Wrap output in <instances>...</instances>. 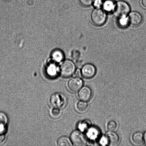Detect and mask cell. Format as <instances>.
Instances as JSON below:
<instances>
[{
    "instance_id": "cell-19",
    "label": "cell",
    "mask_w": 146,
    "mask_h": 146,
    "mask_svg": "<svg viewBox=\"0 0 146 146\" xmlns=\"http://www.w3.org/2000/svg\"><path fill=\"white\" fill-rule=\"evenodd\" d=\"M61 111L59 108H54L51 112V115L54 118H58L60 116Z\"/></svg>"
},
{
    "instance_id": "cell-25",
    "label": "cell",
    "mask_w": 146,
    "mask_h": 146,
    "mask_svg": "<svg viewBox=\"0 0 146 146\" xmlns=\"http://www.w3.org/2000/svg\"><path fill=\"white\" fill-rule=\"evenodd\" d=\"M141 4L143 7L146 9V0H141Z\"/></svg>"
},
{
    "instance_id": "cell-22",
    "label": "cell",
    "mask_w": 146,
    "mask_h": 146,
    "mask_svg": "<svg viewBox=\"0 0 146 146\" xmlns=\"http://www.w3.org/2000/svg\"><path fill=\"white\" fill-rule=\"evenodd\" d=\"M97 133V130H94V129H90L88 133V134H89V135L90 137H92L91 138L92 139L95 138V137L97 136L96 134Z\"/></svg>"
},
{
    "instance_id": "cell-14",
    "label": "cell",
    "mask_w": 146,
    "mask_h": 146,
    "mask_svg": "<svg viewBox=\"0 0 146 146\" xmlns=\"http://www.w3.org/2000/svg\"><path fill=\"white\" fill-rule=\"evenodd\" d=\"M72 141L68 137H62L58 139L57 144L58 146H71L72 145Z\"/></svg>"
},
{
    "instance_id": "cell-27",
    "label": "cell",
    "mask_w": 146,
    "mask_h": 146,
    "mask_svg": "<svg viewBox=\"0 0 146 146\" xmlns=\"http://www.w3.org/2000/svg\"></svg>"
},
{
    "instance_id": "cell-5",
    "label": "cell",
    "mask_w": 146,
    "mask_h": 146,
    "mask_svg": "<svg viewBox=\"0 0 146 146\" xmlns=\"http://www.w3.org/2000/svg\"><path fill=\"white\" fill-rule=\"evenodd\" d=\"M81 71V75L84 78H91L95 76L96 69L93 64H87L83 66Z\"/></svg>"
},
{
    "instance_id": "cell-26",
    "label": "cell",
    "mask_w": 146,
    "mask_h": 146,
    "mask_svg": "<svg viewBox=\"0 0 146 146\" xmlns=\"http://www.w3.org/2000/svg\"><path fill=\"white\" fill-rule=\"evenodd\" d=\"M143 137L144 142L146 144V131L143 134Z\"/></svg>"
},
{
    "instance_id": "cell-12",
    "label": "cell",
    "mask_w": 146,
    "mask_h": 146,
    "mask_svg": "<svg viewBox=\"0 0 146 146\" xmlns=\"http://www.w3.org/2000/svg\"><path fill=\"white\" fill-rule=\"evenodd\" d=\"M132 139L134 143L137 145H141L144 142L143 134L141 132L134 133L132 136Z\"/></svg>"
},
{
    "instance_id": "cell-17",
    "label": "cell",
    "mask_w": 146,
    "mask_h": 146,
    "mask_svg": "<svg viewBox=\"0 0 146 146\" xmlns=\"http://www.w3.org/2000/svg\"><path fill=\"white\" fill-rule=\"evenodd\" d=\"M117 127H118V125L117 123L114 120L110 121L107 124V129L109 131H114L117 129Z\"/></svg>"
},
{
    "instance_id": "cell-13",
    "label": "cell",
    "mask_w": 146,
    "mask_h": 146,
    "mask_svg": "<svg viewBox=\"0 0 146 146\" xmlns=\"http://www.w3.org/2000/svg\"><path fill=\"white\" fill-rule=\"evenodd\" d=\"M8 121L7 115L4 113L0 112V132H4Z\"/></svg>"
},
{
    "instance_id": "cell-11",
    "label": "cell",
    "mask_w": 146,
    "mask_h": 146,
    "mask_svg": "<svg viewBox=\"0 0 146 146\" xmlns=\"http://www.w3.org/2000/svg\"><path fill=\"white\" fill-rule=\"evenodd\" d=\"M115 3L113 0H104L102 7L103 10L106 12H110L113 11Z\"/></svg>"
},
{
    "instance_id": "cell-15",
    "label": "cell",
    "mask_w": 146,
    "mask_h": 146,
    "mask_svg": "<svg viewBox=\"0 0 146 146\" xmlns=\"http://www.w3.org/2000/svg\"><path fill=\"white\" fill-rule=\"evenodd\" d=\"M88 107V103L86 101H82L79 102L77 104V110L81 112H84L86 111Z\"/></svg>"
},
{
    "instance_id": "cell-8",
    "label": "cell",
    "mask_w": 146,
    "mask_h": 146,
    "mask_svg": "<svg viewBox=\"0 0 146 146\" xmlns=\"http://www.w3.org/2000/svg\"><path fill=\"white\" fill-rule=\"evenodd\" d=\"M50 103L54 108H60L65 104V100L62 96L58 94H53L50 99Z\"/></svg>"
},
{
    "instance_id": "cell-1",
    "label": "cell",
    "mask_w": 146,
    "mask_h": 146,
    "mask_svg": "<svg viewBox=\"0 0 146 146\" xmlns=\"http://www.w3.org/2000/svg\"><path fill=\"white\" fill-rule=\"evenodd\" d=\"M106 12L101 8H96L91 14V19L92 23L97 26L104 25L106 21Z\"/></svg>"
},
{
    "instance_id": "cell-10",
    "label": "cell",
    "mask_w": 146,
    "mask_h": 146,
    "mask_svg": "<svg viewBox=\"0 0 146 146\" xmlns=\"http://www.w3.org/2000/svg\"><path fill=\"white\" fill-rule=\"evenodd\" d=\"M109 145L111 146L117 145L120 141L119 136L114 131H110L106 134Z\"/></svg>"
},
{
    "instance_id": "cell-16",
    "label": "cell",
    "mask_w": 146,
    "mask_h": 146,
    "mask_svg": "<svg viewBox=\"0 0 146 146\" xmlns=\"http://www.w3.org/2000/svg\"><path fill=\"white\" fill-rule=\"evenodd\" d=\"M118 18V23L120 27L125 28L129 24L128 16L120 17Z\"/></svg>"
},
{
    "instance_id": "cell-6",
    "label": "cell",
    "mask_w": 146,
    "mask_h": 146,
    "mask_svg": "<svg viewBox=\"0 0 146 146\" xmlns=\"http://www.w3.org/2000/svg\"><path fill=\"white\" fill-rule=\"evenodd\" d=\"M83 85L82 80L78 77H75L71 78L68 81V87L70 91L75 92L79 91Z\"/></svg>"
},
{
    "instance_id": "cell-9",
    "label": "cell",
    "mask_w": 146,
    "mask_h": 146,
    "mask_svg": "<svg viewBox=\"0 0 146 146\" xmlns=\"http://www.w3.org/2000/svg\"><path fill=\"white\" fill-rule=\"evenodd\" d=\"M92 96V91L88 86L82 87L79 91L78 97L81 101L87 102L91 99Z\"/></svg>"
},
{
    "instance_id": "cell-3",
    "label": "cell",
    "mask_w": 146,
    "mask_h": 146,
    "mask_svg": "<svg viewBox=\"0 0 146 146\" xmlns=\"http://www.w3.org/2000/svg\"><path fill=\"white\" fill-rule=\"evenodd\" d=\"M76 66L72 61L67 60L61 65L60 73L61 76L65 78L71 77L76 71Z\"/></svg>"
},
{
    "instance_id": "cell-24",
    "label": "cell",
    "mask_w": 146,
    "mask_h": 146,
    "mask_svg": "<svg viewBox=\"0 0 146 146\" xmlns=\"http://www.w3.org/2000/svg\"><path fill=\"white\" fill-rule=\"evenodd\" d=\"M100 144L102 145H106L107 144H108V141L106 137H102L100 141Z\"/></svg>"
},
{
    "instance_id": "cell-23",
    "label": "cell",
    "mask_w": 146,
    "mask_h": 146,
    "mask_svg": "<svg viewBox=\"0 0 146 146\" xmlns=\"http://www.w3.org/2000/svg\"><path fill=\"white\" fill-rule=\"evenodd\" d=\"M5 139V137L4 133L3 132H0V144L3 142Z\"/></svg>"
},
{
    "instance_id": "cell-18",
    "label": "cell",
    "mask_w": 146,
    "mask_h": 146,
    "mask_svg": "<svg viewBox=\"0 0 146 146\" xmlns=\"http://www.w3.org/2000/svg\"><path fill=\"white\" fill-rule=\"evenodd\" d=\"M52 58L54 61L59 62L63 59L62 53L59 51H55L52 54Z\"/></svg>"
},
{
    "instance_id": "cell-2",
    "label": "cell",
    "mask_w": 146,
    "mask_h": 146,
    "mask_svg": "<svg viewBox=\"0 0 146 146\" xmlns=\"http://www.w3.org/2000/svg\"><path fill=\"white\" fill-rule=\"evenodd\" d=\"M131 11V7L129 4L126 1H119L115 3L113 10L114 15L118 17L126 16Z\"/></svg>"
},
{
    "instance_id": "cell-4",
    "label": "cell",
    "mask_w": 146,
    "mask_h": 146,
    "mask_svg": "<svg viewBox=\"0 0 146 146\" xmlns=\"http://www.w3.org/2000/svg\"><path fill=\"white\" fill-rule=\"evenodd\" d=\"M71 141L75 146H83L87 144V139L82 132L79 131H74L70 136Z\"/></svg>"
},
{
    "instance_id": "cell-7",
    "label": "cell",
    "mask_w": 146,
    "mask_h": 146,
    "mask_svg": "<svg viewBox=\"0 0 146 146\" xmlns=\"http://www.w3.org/2000/svg\"><path fill=\"white\" fill-rule=\"evenodd\" d=\"M128 17L129 24L133 26H138L142 22V16L137 11L130 12Z\"/></svg>"
},
{
    "instance_id": "cell-21",
    "label": "cell",
    "mask_w": 146,
    "mask_h": 146,
    "mask_svg": "<svg viewBox=\"0 0 146 146\" xmlns=\"http://www.w3.org/2000/svg\"><path fill=\"white\" fill-rule=\"evenodd\" d=\"M104 0H94L93 5L96 8H100L102 7Z\"/></svg>"
},
{
    "instance_id": "cell-20",
    "label": "cell",
    "mask_w": 146,
    "mask_h": 146,
    "mask_svg": "<svg viewBox=\"0 0 146 146\" xmlns=\"http://www.w3.org/2000/svg\"><path fill=\"white\" fill-rule=\"evenodd\" d=\"M94 0H78L80 3L83 6L88 7L92 5Z\"/></svg>"
}]
</instances>
